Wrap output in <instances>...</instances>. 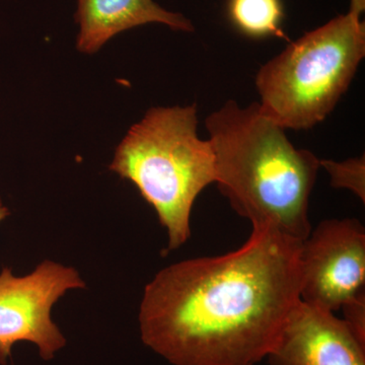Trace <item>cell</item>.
Masks as SVG:
<instances>
[{"instance_id":"cell-13","label":"cell","mask_w":365,"mask_h":365,"mask_svg":"<svg viewBox=\"0 0 365 365\" xmlns=\"http://www.w3.org/2000/svg\"><path fill=\"white\" fill-rule=\"evenodd\" d=\"M9 215V209L4 205V202H2L1 198H0V222H1L2 220H6Z\"/></svg>"},{"instance_id":"cell-6","label":"cell","mask_w":365,"mask_h":365,"mask_svg":"<svg viewBox=\"0 0 365 365\" xmlns=\"http://www.w3.org/2000/svg\"><path fill=\"white\" fill-rule=\"evenodd\" d=\"M300 300L340 311L365 287V230L356 218L327 220L302 242Z\"/></svg>"},{"instance_id":"cell-5","label":"cell","mask_w":365,"mask_h":365,"mask_svg":"<svg viewBox=\"0 0 365 365\" xmlns=\"http://www.w3.org/2000/svg\"><path fill=\"white\" fill-rule=\"evenodd\" d=\"M78 271L57 262H41L28 275L16 276L11 268L0 273V364L6 365L18 342L33 343L41 359L49 361L66 345L53 322L52 309L67 292L83 289Z\"/></svg>"},{"instance_id":"cell-12","label":"cell","mask_w":365,"mask_h":365,"mask_svg":"<svg viewBox=\"0 0 365 365\" xmlns=\"http://www.w3.org/2000/svg\"><path fill=\"white\" fill-rule=\"evenodd\" d=\"M365 0H351L350 4L349 13L354 14L355 16L361 18V14L364 13Z\"/></svg>"},{"instance_id":"cell-8","label":"cell","mask_w":365,"mask_h":365,"mask_svg":"<svg viewBox=\"0 0 365 365\" xmlns=\"http://www.w3.org/2000/svg\"><path fill=\"white\" fill-rule=\"evenodd\" d=\"M76 21L79 26L76 49L86 54L98 52L118 34L148 24L194 31L186 16L167 11L153 0H78Z\"/></svg>"},{"instance_id":"cell-7","label":"cell","mask_w":365,"mask_h":365,"mask_svg":"<svg viewBox=\"0 0 365 365\" xmlns=\"http://www.w3.org/2000/svg\"><path fill=\"white\" fill-rule=\"evenodd\" d=\"M267 359L271 365H365V344L333 312L299 300Z\"/></svg>"},{"instance_id":"cell-11","label":"cell","mask_w":365,"mask_h":365,"mask_svg":"<svg viewBox=\"0 0 365 365\" xmlns=\"http://www.w3.org/2000/svg\"><path fill=\"white\" fill-rule=\"evenodd\" d=\"M343 321L360 342L365 344V290L341 307Z\"/></svg>"},{"instance_id":"cell-4","label":"cell","mask_w":365,"mask_h":365,"mask_svg":"<svg viewBox=\"0 0 365 365\" xmlns=\"http://www.w3.org/2000/svg\"><path fill=\"white\" fill-rule=\"evenodd\" d=\"M364 56L361 18L350 13L336 16L259 69L262 111L285 130L313 128L333 111Z\"/></svg>"},{"instance_id":"cell-3","label":"cell","mask_w":365,"mask_h":365,"mask_svg":"<svg viewBox=\"0 0 365 365\" xmlns=\"http://www.w3.org/2000/svg\"><path fill=\"white\" fill-rule=\"evenodd\" d=\"M197 126L196 105L151 108L127 132L109 165L155 209L169 250L188 241L194 202L216 182L212 146L198 136Z\"/></svg>"},{"instance_id":"cell-10","label":"cell","mask_w":365,"mask_h":365,"mask_svg":"<svg viewBox=\"0 0 365 365\" xmlns=\"http://www.w3.org/2000/svg\"><path fill=\"white\" fill-rule=\"evenodd\" d=\"M331 178L333 188L346 189L353 192L362 202H365V158H349L343 162L331 160H319Z\"/></svg>"},{"instance_id":"cell-2","label":"cell","mask_w":365,"mask_h":365,"mask_svg":"<svg viewBox=\"0 0 365 365\" xmlns=\"http://www.w3.org/2000/svg\"><path fill=\"white\" fill-rule=\"evenodd\" d=\"M205 126L215 158L216 184L253 228L269 227L297 241L312 230L309 202L321 165L290 143L259 103L227 101Z\"/></svg>"},{"instance_id":"cell-1","label":"cell","mask_w":365,"mask_h":365,"mask_svg":"<svg viewBox=\"0 0 365 365\" xmlns=\"http://www.w3.org/2000/svg\"><path fill=\"white\" fill-rule=\"evenodd\" d=\"M302 241L253 228L237 251L163 268L144 288L141 340L173 365H256L300 300Z\"/></svg>"},{"instance_id":"cell-9","label":"cell","mask_w":365,"mask_h":365,"mask_svg":"<svg viewBox=\"0 0 365 365\" xmlns=\"http://www.w3.org/2000/svg\"><path fill=\"white\" fill-rule=\"evenodd\" d=\"M228 14L232 24L252 38H287L283 32L280 0H230Z\"/></svg>"}]
</instances>
